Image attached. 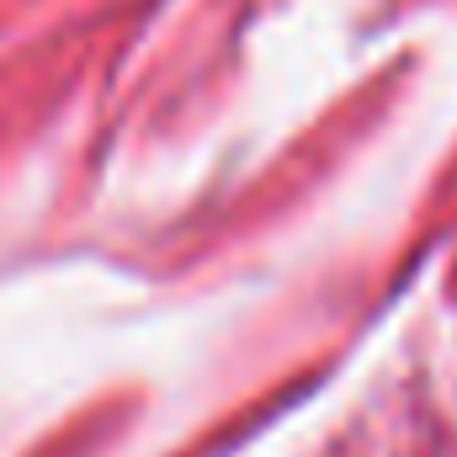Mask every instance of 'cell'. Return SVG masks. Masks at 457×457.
<instances>
[]
</instances>
